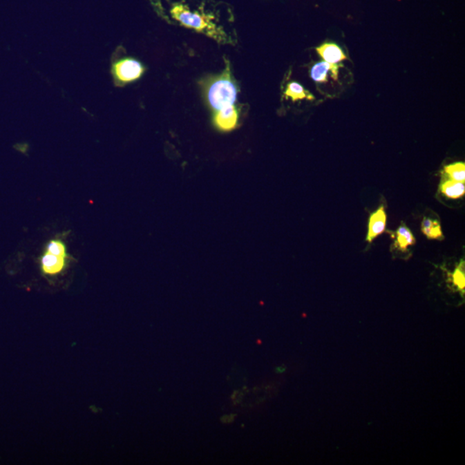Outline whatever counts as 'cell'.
<instances>
[{
  "label": "cell",
  "mask_w": 465,
  "mask_h": 465,
  "mask_svg": "<svg viewBox=\"0 0 465 465\" xmlns=\"http://www.w3.org/2000/svg\"><path fill=\"white\" fill-rule=\"evenodd\" d=\"M238 113L234 107L226 108V109L216 111L214 117V124L219 131L228 132L231 131L236 127L238 124Z\"/></svg>",
  "instance_id": "cell-6"
},
{
  "label": "cell",
  "mask_w": 465,
  "mask_h": 465,
  "mask_svg": "<svg viewBox=\"0 0 465 465\" xmlns=\"http://www.w3.org/2000/svg\"><path fill=\"white\" fill-rule=\"evenodd\" d=\"M442 192L446 198L457 199L464 197L465 185L464 182H457L452 180L443 182Z\"/></svg>",
  "instance_id": "cell-10"
},
{
  "label": "cell",
  "mask_w": 465,
  "mask_h": 465,
  "mask_svg": "<svg viewBox=\"0 0 465 465\" xmlns=\"http://www.w3.org/2000/svg\"><path fill=\"white\" fill-rule=\"evenodd\" d=\"M446 174L450 178V180L464 182L465 181V165L464 163L457 162L452 165L445 167Z\"/></svg>",
  "instance_id": "cell-12"
},
{
  "label": "cell",
  "mask_w": 465,
  "mask_h": 465,
  "mask_svg": "<svg viewBox=\"0 0 465 465\" xmlns=\"http://www.w3.org/2000/svg\"><path fill=\"white\" fill-rule=\"evenodd\" d=\"M68 254L64 243L61 240H52L41 258V270L47 276H57L66 268Z\"/></svg>",
  "instance_id": "cell-3"
},
{
  "label": "cell",
  "mask_w": 465,
  "mask_h": 465,
  "mask_svg": "<svg viewBox=\"0 0 465 465\" xmlns=\"http://www.w3.org/2000/svg\"><path fill=\"white\" fill-rule=\"evenodd\" d=\"M453 284L457 286L459 291L464 292L465 278H464V262H461L460 265L456 269L453 274Z\"/></svg>",
  "instance_id": "cell-13"
},
{
  "label": "cell",
  "mask_w": 465,
  "mask_h": 465,
  "mask_svg": "<svg viewBox=\"0 0 465 465\" xmlns=\"http://www.w3.org/2000/svg\"><path fill=\"white\" fill-rule=\"evenodd\" d=\"M428 238V239H442L443 238L442 226H440L439 221H433Z\"/></svg>",
  "instance_id": "cell-14"
},
{
  "label": "cell",
  "mask_w": 465,
  "mask_h": 465,
  "mask_svg": "<svg viewBox=\"0 0 465 465\" xmlns=\"http://www.w3.org/2000/svg\"><path fill=\"white\" fill-rule=\"evenodd\" d=\"M167 10L171 19L184 27L207 35L218 41H228V36L218 23L216 10L209 8L205 1L172 0Z\"/></svg>",
  "instance_id": "cell-1"
},
{
  "label": "cell",
  "mask_w": 465,
  "mask_h": 465,
  "mask_svg": "<svg viewBox=\"0 0 465 465\" xmlns=\"http://www.w3.org/2000/svg\"><path fill=\"white\" fill-rule=\"evenodd\" d=\"M316 51L324 61L330 63V64L336 65L344 59H347L343 50L334 44H324L318 47Z\"/></svg>",
  "instance_id": "cell-8"
},
{
  "label": "cell",
  "mask_w": 465,
  "mask_h": 465,
  "mask_svg": "<svg viewBox=\"0 0 465 465\" xmlns=\"http://www.w3.org/2000/svg\"><path fill=\"white\" fill-rule=\"evenodd\" d=\"M339 68L340 66L330 64L326 61L318 62L311 68V78L317 83L328 82V72H332V77L335 80L338 79Z\"/></svg>",
  "instance_id": "cell-7"
},
{
  "label": "cell",
  "mask_w": 465,
  "mask_h": 465,
  "mask_svg": "<svg viewBox=\"0 0 465 465\" xmlns=\"http://www.w3.org/2000/svg\"><path fill=\"white\" fill-rule=\"evenodd\" d=\"M387 225V215L386 209L381 206L375 212L370 216L368 234L366 240L372 243L381 234L386 232Z\"/></svg>",
  "instance_id": "cell-5"
},
{
  "label": "cell",
  "mask_w": 465,
  "mask_h": 465,
  "mask_svg": "<svg viewBox=\"0 0 465 465\" xmlns=\"http://www.w3.org/2000/svg\"><path fill=\"white\" fill-rule=\"evenodd\" d=\"M285 96L291 97L293 101L302 100L304 99H313V97L306 92L303 86L296 82L290 83L287 90L285 92Z\"/></svg>",
  "instance_id": "cell-11"
},
{
  "label": "cell",
  "mask_w": 465,
  "mask_h": 465,
  "mask_svg": "<svg viewBox=\"0 0 465 465\" xmlns=\"http://www.w3.org/2000/svg\"><path fill=\"white\" fill-rule=\"evenodd\" d=\"M144 70V66L137 59L124 58L113 63L111 72L117 85L124 86L141 78Z\"/></svg>",
  "instance_id": "cell-4"
},
{
  "label": "cell",
  "mask_w": 465,
  "mask_h": 465,
  "mask_svg": "<svg viewBox=\"0 0 465 465\" xmlns=\"http://www.w3.org/2000/svg\"><path fill=\"white\" fill-rule=\"evenodd\" d=\"M237 88L228 77L214 80L207 91V99L213 109L218 111L234 106L237 97Z\"/></svg>",
  "instance_id": "cell-2"
},
{
  "label": "cell",
  "mask_w": 465,
  "mask_h": 465,
  "mask_svg": "<svg viewBox=\"0 0 465 465\" xmlns=\"http://www.w3.org/2000/svg\"><path fill=\"white\" fill-rule=\"evenodd\" d=\"M397 240L395 241L394 247L401 252L408 251V247L412 246L416 243L414 234L411 230L405 225H401L396 232Z\"/></svg>",
  "instance_id": "cell-9"
},
{
  "label": "cell",
  "mask_w": 465,
  "mask_h": 465,
  "mask_svg": "<svg viewBox=\"0 0 465 465\" xmlns=\"http://www.w3.org/2000/svg\"><path fill=\"white\" fill-rule=\"evenodd\" d=\"M237 415H225L222 416L221 418V421L222 423H226V424H229V423H231L234 421V418H236Z\"/></svg>",
  "instance_id": "cell-16"
},
{
  "label": "cell",
  "mask_w": 465,
  "mask_h": 465,
  "mask_svg": "<svg viewBox=\"0 0 465 465\" xmlns=\"http://www.w3.org/2000/svg\"><path fill=\"white\" fill-rule=\"evenodd\" d=\"M432 225H433V220L426 218L423 219L421 225V230L423 234H424L426 237H428Z\"/></svg>",
  "instance_id": "cell-15"
},
{
  "label": "cell",
  "mask_w": 465,
  "mask_h": 465,
  "mask_svg": "<svg viewBox=\"0 0 465 465\" xmlns=\"http://www.w3.org/2000/svg\"><path fill=\"white\" fill-rule=\"evenodd\" d=\"M286 370L285 366H277L275 368L276 373H284Z\"/></svg>",
  "instance_id": "cell-17"
}]
</instances>
